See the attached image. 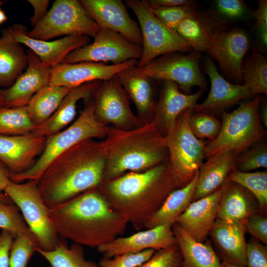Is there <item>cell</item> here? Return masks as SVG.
I'll list each match as a JSON object with an SVG mask.
<instances>
[{
	"label": "cell",
	"instance_id": "1",
	"mask_svg": "<svg viewBox=\"0 0 267 267\" xmlns=\"http://www.w3.org/2000/svg\"><path fill=\"white\" fill-rule=\"evenodd\" d=\"M48 214L61 238L91 248L120 237L128 224L98 187L48 208Z\"/></svg>",
	"mask_w": 267,
	"mask_h": 267
},
{
	"label": "cell",
	"instance_id": "2",
	"mask_svg": "<svg viewBox=\"0 0 267 267\" xmlns=\"http://www.w3.org/2000/svg\"><path fill=\"white\" fill-rule=\"evenodd\" d=\"M112 207L136 230L178 188L168 160L141 172H130L98 187Z\"/></svg>",
	"mask_w": 267,
	"mask_h": 267
},
{
	"label": "cell",
	"instance_id": "3",
	"mask_svg": "<svg viewBox=\"0 0 267 267\" xmlns=\"http://www.w3.org/2000/svg\"><path fill=\"white\" fill-rule=\"evenodd\" d=\"M105 158L100 141H83L55 158L37 180L38 189L50 209L102 182Z\"/></svg>",
	"mask_w": 267,
	"mask_h": 267
},
{
	"label": "cell",
	"instance_id": "4",
	"mask_svg": "<svg viewBox=\"0 0 267 267\" xmlns=\"http://www.w3.org/2000/svg\"><path fill=\"white\" fill-rule=\"evenodd\" d=\"M100 143L105 163L102 182L128 171H145L168 158L165 136L152 121L131 130L108 126Z\"/></svg>",
	"mask_w": 267,
	"mask_h": 267
},
{
	"label": "cell",
	"instance_id": "5",
	"mask_svg": "<svg viewBox=\"0 0 267 267\" xmlns=\"http://www.w3.org/2000/svg\"><path fill=\"white\" fill-rule=\"evenodd\" d=\"M261 98L257 95L240 102L231 112H221L220 131L215 139L206 142L204 158L224 151H231L236 156L256 142L266 139L267 132L259 114Z\"/></svg>",
	"mask_w": 267,
	"mask_h": 267
},
{
	"label": "cell",
	"instance_id": "6",
	"mask_svg": "<svg viewBox=\"0 0 267 267\" xmlns=\"http://www.w3.org/2000/svg\"><path fill=\"white\" fill-rule=\"evenodd\" d=\"M86 101L84 109L70 126L46 137L44 148L32 168L21 174H10L11 181L38 180L48 165L63 152L85 140L105 137L108 126L96 119L93 96Z\"/></svg>",
	"mask_w": 267,
	"mask_h": 267
},
{
	"label": "cell",
	"instance_id": "7",
	"mask_svg": "<svg viewBox=\"0 0 267 267\" xmlns=\"http://www.w3.org/2000/svg\"><path fill=\"white\" fill-rule=\"evenodd\" d=\"M192 112L189 108L181 113L165 135L168 161L179 188L191 181L204 159L206 142L197 138L189 127Z\"/></svg>",
	"mask_w": 267,
	"mask_h": 267
},
{
	"label": "cell",
	"instance_id": "8",
	"mask_svg": "<svg viewBox=\"0 0 267 267\" xmlns=\"http://www.w3.org/2000/svg\"><path fill=\"white\" fill-rule=\"evenodd\" d=\"M136 15L142 37V54L136 67L141 68L158 57L167 54L193 51L175 31L163 24L154 14L145 0H126Z\"/></svg>",
	"mask_w": 267,
	"mask_h": 267
},
{
	"label": "cell",
	"instance_id": "9",
	"mask_svg": "<svg viewBox=\"0 0 267 267\" xmlns=\"http://www.w3.org/2000/svg\"><path fill=\"white\" fill-rule=\"evenodd\" d=\"M4 193L21 211L28 227L37 236L41 249L54 250L63 239L50 220L48 208L41 197L37 180H28L22 183L10 180Z\"/></svg>",
	"mask_w": 267,
	"mask_h": 267
},
{
	"label": "cell",
	"instance_id": "10",
	"mask_svg": "<svg viewBox=\"0 0 267 267\" xmlns=\"http://www.w3.org/2000/svg\"><path fill=\"white\" fill-rule=\"evenodd\" d=\"M100 29L80 0H56L44 18L28 31V36L45 41L62 36L94 38Z\"/></svg>",
	"mask_w": 267,
	"mask_h": 267
},
{
	"label": "cell",
	"instance_id": "11",
	"mask_svg": "<svg viewBox=\"0 0 267 267\" xmlns=\"http://www.w3.org/2000/svg\"><path fill=\"white\" fill-rule=\"evenodd\" d=\"M201 52H176L163 55L145 66L137 68L143 74L157 81H171L179 89L189 92L198 87L207 89V83L200 68Z\"/></svg>",
	"mask_w": 267,
	"mask_h": 267
},
{
	"label": "cell",
	"instance_id": "12",
	"mask_svg": "<svg viewBox=\"0 0 267 267\" xmlns=\"http://www.w3.org/2000/svg\"><path fill=\"white\" fill-rule=\"evenodd\" d=\"M209 38L208 53L218 62L222 72L235 84L243 83L241 67L249 47L246 32L240 29H229L225 22L218 19Z\"/></svg>",
	"mask_w": 267,
	"mask_h": 267
},
{
	"label": "cell",
	"instance_id": "13",
	"mask_svg": "<svg viewBox=\"0 0 267 267\" xmlns=\"http://www.w3.org/2000/svg\"><path fill=\"white\" fill-rule=\"evenodd\" d=\"M141 54L142 46L118 33L100 28L92 43L69 53L62 63L111 62L117 65L131 60L138 61Z\"/></svg>",
	"mask_w": 267,
	"mask_h": 267
},
{
	"label": "cell",
	"instance_id": "14",
	"mask_svg": "<svg viewBox=\"0 0 267 267\" xmlns=\"http://www.w3.org/2000/svg\"><path fill=\"white\" fill-rule=\"evenodd\" d=\"M93 98L95 116L100 123L123 130L135 129L144 124L132 112L129 98L116 75L101 81Z\"/></svg>",
	"mask_w": 267,
	"mask_h": 267
},
{
	"label": "cell",
	"instance_id": "15",
	"mask_svg": "<svg viewBox=\"0 0 267 267\" xmlns=\"http://www.w3.org/2000/svg\"><path fill=\"white\" fill-rule=\"evenodd\" d=\"M81 3L100 28L113 31L141 46L140 29L121 0H80Z\"/></svg>",
	"mask_w": 267,
	"mask_h": 267
},
{
	"label": "cell",
	"instance_id": "16",
	"mask_svg": "<svg viewBox=\"0 0 267 267\" xmlns=\"http://www.w3.org/2000/svg\"><path fill=\"white\" fill-rule=\"evenodd\" d=\"M205 68L211 82V88L207 98L197 104L193 112H200L212 115L221 113L228 108L251 99L254 94L245 84H232L226 81L218 72L215 63L210 58L205 62Z\"/></svg>",
	"mask_w": 267,
	"mask_h": 267
},
{
	"label": "cell",
	"instance_id": "17",
	"mask_svg": "<svg viewBox=\"0 0 267 267\" xmlns=\"http://www.w3.org/2000/svg\"><path fill=\"white\" fill-rule=\"evenodd\" d=\"M137 62L138 60H131L117 65L92 62L61 63L52 68L49 85L73 89L87 83L102 81L137 66Z\"/></svg>",
	"mask_w": 267,
	"mask_h": 267
},
{
	"label": "cell",
	"instance_id": "18",
	"mask_svg": "<svg viewBox=\"0 0 267 267\" xmlns=\"http://www.w3.org/2000/svg\"><path fill=\"white\" fill-rule=\"evenodd\" d=\"M14 39L29 48L43 64L53 68L61 64L65 57L72 51L90 43V37L85 35L66 36L52 41L35 39L28 36L27 27L16 24L8 28Z\"/></svg>",
	"mask_w": 267,
	"mask_h": 267
},
{
	"label": "cell",
	"instance_id": "19",
	"mask_svg": "<svg viewBox=\"0 0 267 267\" xmlns=\"http://www.w3.org/2000/svg\"><path fill=\"white\" fill-rule=\"evenodd\" d=\"M26 54L25 71L11 87L2 89L4 107L26 106L35 93L49 84L52 68L44 66L31 50H27Z\"/></svg>",
	"mask_w": 267,
	"mask_h": 267
},
{
	"label": "cell",
	"instance_id": "20",
	"mask_svg": "<svg viewBox=\"0 0 267 267\" xmlns=\"http://www.w3.org/2000/svg\"><path fill=\"white\" fill-rule=\"evenodd\" d=\"M176 245L172 226L163 225L130 236L118 237L96 249L104 257L113 258L126 253H135L150 249L157 251Z\"/></svg>",
	"mask_w": 267,
	"mask_h": 267
},
{
	"label": "cell",
	"instance_id": "21",
	"mask_svg": "<svg viewBox=\"0 0 267 267\" xmlns=\"http://www.w3.org/2000/svg\"><path fill=\"white\" fill-rule=\"evenodd\" d=\"M245 223L217 218L209 235L217 256L222 262L247 267Z\"/></svg>",
	"mask_w": 267,
	"mask_h": 267
},
{
	"label": "cell",
	"instance_id": "22",
	"mask_svg": "<svg viewBox=\"0 0 267 267\" xmlns=\"http://www.w3.org/2000/svg\"><path fill=\"white\" fill-rule=\"evenodd\" d=\"M45 137L28 134L20 135L0 134V161L11 174L18 175L29 170L41 155L45 146Z\"/></svg>",
	"mask_w": 267,
	"mask_h": 267
},
{
	"label": "cell",
	"instance_id": "23",
	"mask_svg": "<svg viewBox=\"0 0 267 267\" xmlns=\"http://www.w3.org/2000/svg\"><path fill=\"white\" fill-rule=\"evenodd\" d=\"M204 90L188 94L182 93L175 83L163 81L160 97L156 104L152 121L165 136L178 116L187 109H193L201 97Z\"/></svg>",
	"mask_w": 267,
	"mask_h": 267
},
{
	"label": "cell",
	"instance_id": "24",
	"mask_svg": "<svg viewBox=\"0 0 267 267\" xmlns=\"http://www.w3.org/2000/svg\"><path fill=\"white\" fill-rule=\"evenodd\" d=\"M224 185L212 194L191 202L177 220L176 223L198 242L207 240L217 218Z\"/></svg>",
	"mask_w": 267,
	"mask_h": 267
},
{
	"label": "cell",
	"instance_id": "25",
	"mask_svg": "<svg viewBox=\"0 0 267 267\" xmlns=\"http://www.w3.org/2000/svg\"><path fill=\"white\" fill-rule=\"evenodd\" d=\"M116 77L129 98L134 102L139 119L143 124L151 121L156 105L155 80L140 72L136 66L120 72Z\"/></svg>",
	"mask_w": 267,
	"mask_h": 267
},
{
	"label": "cell",
	"instance_id": "26",
	"mask_svg": "<svg viewBox=\"0 0 267 267\" xmlns=\"http://www.w3.org/2000/svg\"><path fill=\"white\" fill-rule=\"evenodd\" d=\"M100 82L93 81L71 89L53 115L43 124L36 126L30 134L46 137L63 130L75 118L78 102L92 96Z\"/></svg>",
	"mask_w": 267,
	"mask_h": 267
},
{
	"label": "cell",
	"instance_id": "27",
	"mask_svg": "<svg viewBox=\"0 0 267 267\" xmlns=\"http://www.w3.org/2000/svg\"><path fill=\"white\" fill-rule=\"evenodd\" d=\"M236 155L224 151L207 159L201 165L192 202L207 196L222 186L229 174L235 170Z\"/></svg>",
	"mask_w": 267,
	"mask_h": 267
},
{
	"label": "cell",
	"instance_id": "28",
	"mask_svg": "<svg viewBox=\"0 0 267 267\" xmlns=\"http://www.w3.org/2000/svg\"><path fill=\"white\" fill-rule=\"evenodd\" d=\"M257 214H260V208L255 196L241 185L227 180L223 186L217 218L245 223Z\"/></svg>",
	"mask_w": 267,
	"mask_h": 267
},
{
	"label": "cell",
	"instance_id": "29",
	"mask_svg": "<svg viewBox=\"0 0 267 267\" xmlns=\"http://www.w3.org/2000/svg\"><path fill=\"white\" fill-rule=\"evenodd\" d=\"M172 229L182 255L183 267H223L211 241L195 240L177 223Z\"/></svg>",
	"mask_w": 267,
	"mask_h": 267
},
{
	"label": "cell",
	"instance_id": "30",
	"mask_svg": "<svg viewBox=\"0 0 267 267\" xmlns=\"http://www.w3.org/2000/svg\"><path fill=\"white\" fill-rule=\"evenodd\" d=\"M27 66L22 44L13 38L8 28L0 37V88L11 87Z\"/></svg>",
	"mask_w": 267,
	"mask_h": 267
},
{
	"label": "cell",
	"instance_id": "31",
	"mask_svg": "<svg viewBox=\"0 0 267 267\" xmlns=\"http://www.w3.org/2000/svg\"><path fill=\"white\" fill-rule=\"evenodd\" d=\"M198 172L191 181L185 186L172 191L160 208L146 222L144 228L175 224L178 218L185 211L192 202L195 189Z\"/></svg>",
	"mask_w": 267,
	"mask_h": 267
},
{
	"label": "cell",
	"instance_id": "32",
	"mask_svg": "<svg viewBox=\"0 0 267 267\" xmlns=\"http://www.w3.org/2000/svg\"><path fill=\"white\" fill-rule=\"evenodd\" d=\"M217 20L213 14L197 11L182 20L176 31L193 51L208 52L210 47L209 32Z\"/></svg>",
	"mask_w": 267,
	"mask_h": 267
},
{
	"label": "cell",
	"instance_id": "33",
	"mask_svg": "<svg viewBox=\"0 0 267 267\" xmlns=\"http://www.w3.org/2000/svg\"><path fill=\"white\" fill-rule=\"evenodd\" d=\"M71 89L48 85L35 93L26 106L34 125H40L48 120Z\"/></svg>",
	"mask_w": 267,
	"mask_h": 267
},
{
	"label": "cell",
	"instance_id": "34",
	"mask_svg": "<svg viewBox=\"0 0 267 267\" xmlns=\"http://www.w3.org/2000/svg\"><path fill=\"white\" fill-rule=\"evenodd\" d=\"M241 74L243 84L254 94H267V60L257 47H254L244 58Z\"/></svg>",
	"mask_w": 267,
	"mask_h": 267
},
{
	"label": "cell",
	"instance_id": "35",
	"mask_svg": "<svg viewBox=\"0 0 267 267\" xmlns=\"http://www.w3.org/2000/svg\"><path fill=\"white\" fill-rule=\"evenodd\" d=\"M36 252L48 262L51 267H98L95 262L85 259L83 246L73 243L68 247L64 239L53 250L38 248Z\"/></svg>",
	"mask_w": 267,
	"mask_h": 267
},
{
	"label": "cell",
	"instance_id": "36",
	"mask_svg": "<svg viewBox=\"0 0 267 267\" xmlns=\"http://www.w3.org/2000/svg\"><path fill=\"white\" fill-rule=\"evenodd\" d=\"M228 180L235 182L248 190L259 204L260 214L265 216L267 209V172H242L236 170L228 175Z\"/></svg>",
	"mask_w": 267,
	"mask_h": 267
},
{
	"label": "cell",
	"instance_id": "37",
	"mask_svg": "<svg viewBox=\"0 0 267 267\" xmlns=\"http://www.w3.org/2000/svg\"><path fill=\"white\" fill-rule=\"evenodd\" d=\"M36 127L26 106L0 108V134L20 135L30 134Z\"/></svg>",
	"mask_w": 267,
	"mask_h": 267
},
{
	"label": "cell",
	"instance_id": "38",
	"mask_svg": "<svg viewBox=\"0 0 267 267\" xmlns=\"http://www.w3.org/2000/svg\"><path fill=\"white\" fill-rule=\"evenodd\" d=\"M39 241L30 229L14 238L10 250L9 267H27L28 263L37 249Z\"/></svg>",
	"mask_w": 267,
	"mask_h": 267
},
{
	"label": "cell",
	"instance_id": "39",
	"mask_svg": "<svg viewBox=\"0 0 267 267\" xmlns=\"http://www.w3.org/2000/svg\"><path fill=\"white\" fill-rule=\"evenodd\" d=\"M267 167V143L266 139L253 144L235 157V170L250 172Z\"/></svg>",
	"mask_w": 267,
	"mask_h": 267
},
{
	"label": "cell",
	"instance_id": "40",
	"mask_svg": "<svg viewBox=\"0 0 267 267\" xmlns=\"http://www.w3.org/2000/svg\"><path fill=\"white\" fill-rule=\"evenodd\" d=\"M190 129L194 135L203 140L215 139L219 133L221 121L213 115L200 112H193L189 118Z\"/></svg>",
	"mask_w": 267,
	"mask_h": 267
},
{
	"label": "cell",
	"instance_id": "41",
	"mask_svg": "<svg viewBox=\"0 0 267 267\" xmlns=\"http://www.w3.org/2000/svg\"><path fill=\"white\" fill-rule=\"evenodd\" d=\"M16 206L0 202V228L10 233L14 237L29 228Z\"/></svg>",
	"mask_w": 267,
	"mask_h": 267
},
{
	"label": "cell",
	"instance_id": "42",
	"mask_svg": "<svg viewBox=\"0 0 267 267\" xmlns=\"http://www.w3.org/2000/svg\"><path fill=\"white\" fill-rule=\"evenodd\" d=\"M151 9L154 14L163 24L175 31L182 20L197 12L195 5Z\"/></svg>",
	"mask_w": 267,
	"mask_h": 267
},
{
	"label": "cell",
	"instance_id": "43",
	"mask_svg": "<svg viewBox=\"0 0 267 267\" xmlns=\"http://www.w3.org/2000/svg\"><path fill=\"white\" fill-rule=\"evenodd\" d=\"M156 251L150 249L138 253H126L113 258L103 257L98 267H137L149 260Z\"/></svg>",
	"mask_w": 267,
	"mask_h": 267
},
{
	"label": "cell",
	"instance_id": "44",
	"mask_svg": "<svg viewBox=\"0 0 267 267\" xmlns=\"http://www.w3.org/2000/svg\"><path fill=\"white\" fill-rule=\"evenodd\" d=\"M137 267H183L180 249L176 245L157 250L149 260Z\"/></svg>",
	"mask_w": 267,
	"mask_h": 267
},
{
	"label": "cell",
	"instance_id": "45",
	"mask_svg": "<svg viewBox=\"0 0 267 267\" xmlns=\"http://www.w3.org/2000/svg\"><path fill=\"white\" fill-rule=\"evenodd\" d=\"M216 7L218 15L230 20L245 17L250 10L242 0H218Z\"/></svg>",
	"mask_w": 267,
	"mask_h": 267
},
{
	"label": "cell",
	"instance_id": "46",
	"mask_svg": "<svg viewBox=\"0 0 267 267\" xmlns=\"http://www.w3.org/2000/svg\"><path fill=\"white\" fill-rule=\"evenodd\" d=\"M247 267H267V245L252 237L246 246Z\"/></svg>",
	"mask_w": 267,
	"mask_h": 267
},
{
	"label": "cell",
	"instance_id": "47",
	"mask_svg": "<svg viewBox=\"0 0 267 267\" xmlns=\"http://www.w3.org/2000/svg\"><path fill=\"white\" fill-rule=\"evenodd\" d=\"M247 232L252 237L263 244H267V218L260 214L249 217L245 222Z\"/></svg>",
	"mask_w": 267,
	"mask_h": 267
},
{
	"label": "cell",
	"instance_id": "48",
	"mask_svg": "<svg viewBox=\"0 0 267 267\" xmlns=\"http://www.w3.org/2000/svg\"><path fill=\"white\" fill-rule=\"evenodd\" d=\"M255 17L258 36L260 42L264 47L267 45V0H260L256 10L251 9Z\"/></svg>",
	"mask_w": 267,
	"mask_h": 267
},
{
	"label": "cell",
	"instance_id": "49",
	"mask_svg": "<svg viewBox=\"0 0 267 267\" xmlns=\"http://www.w3.org/2000/svg\"><path fill=\"white\" fill-rule=\"evenodd\" d=\"M14 239L13 235L5 230L0 234V267H9V254Z\"/></svg>",
	"mask_w": 267,
	"mask_h": 267
},
{
	"label": "cell",
	"instance_id": "50",
	"mask_svg": "<svg viewBox=\"0 0 267 267\" xmlns=\"http://www.w3.org/2000/svg\"><path fill=\"white\" fill-rule=\"evenodd\" d=\"M27 1L34 9L33 15L30 18V24L34 27L47 14L49 1L48 0H28Z\"/></svg>",
	"mask_w": 267,
	"mask_h": 267
},
{
	"label": "cell",
	"instance_id": "51",
	"mask_svg": "<svg viewBox=\"0 0 267 267\" xmlns=\"http://www.w3.org/2000/svg\"><path fill=\"white\" fill-rule=\"evenodd\" d=\"M10 181V173L6 166L0 161V202L10 204L11 200L4 193V189Z\"/></svg>",
	"mask_w": 267,
	"mask_h": 267
},
{
	"label": "cell",
	"instance_id": "52",
	"mask_svg": "<svg viewBox=\"0 0 267 267\" xmlns=\"http://www.w3.org/2000/svg\"><path fill=\"white\" fill-rule=\"evenodd\" d=\"M147 1L151 8L194 5L193 1L189 0H148Z\"/></svg>",
	"mask_w": 267,
	"mask_h": 267
},
{
	"label": "cell",
	"instance_id": "53",
	"mask_svg": "<svg viewBox=\"0 0 267 267\" xmlns=\"http://www.w3.org/2000/svg\"><path fill=\"white\" fill-rule=\"evenodd\" d=\"M259 117L262 124L267 128V103L266 100L263 99L261 100L260 103Z\"/></svg>",
	"mask_w": 267,
	"mask_h": 267
},
{
	"label": "cell",
	"instance_id": "54",
	"mask_svg": "<svg viewBox=\"0 0 267 267\" xmlns=\"http://www.w3.org/2000/svg\"><path fill=\"white\" fill-rule=\"evenodd\" d=\"M7 20V16L5 12L1 9L0 7V25L2 24Z\"/></svg>",
	"mask_w": 267,
	"mask_h": 267
},
{
	"label": "cell",
	"instance_id": "55",
	"mask_svg": "<svg viewBox=\"0 0 267 267\" xmlns=\"http://www.w3.org/2000/svg\"><path fill=\"white\" fill-rule=\"evenodd\" d=\"M4 107L3 97L2 92V89L0 88V108Z\"/></svg>",
	"mask_w": 267,
	"mask_h": 267
},
{
	"label": "cell",
	"instance_id": "56",
	"mask_svg": "<svg viewBox=\"0 0 267 267\" xmlns=\"http://www.w3.org/2000/svg\"><path fill=\"white\" fill-rule=\"evenodd\" d=\"M222 264L223 267H244L230 264L225 262H222Z\"/></svg>",
	"mask_w": 267,
	"mask_h": 267
},
{
	"label": "cell",
	"instance_id": "57",
	"mask_svg": "<svg viewBox=\"0 0 267 267\" xmlns=\"http://www.w3.org/2000/svg\"><path fill=\"white\" fill-rule=\"evenodd\" d=\"M1 4H2V2H1V0H0V6H1Z\"/></svg>",
	"mask_w": 267,
	"mask_h": 267
},
{
	"label": "cell",
	"instance_id": "58",
	"mask_svg": "<svg viewBox=\"0 0 267 267\" xmlns=\"http://www.w3.org/2000/svg\"></svg>",
	"mask_w": 267,
	"mask_h": 267
}]
</instances>
